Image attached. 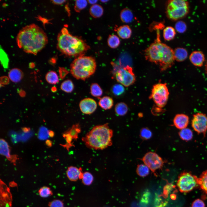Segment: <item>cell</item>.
I'll use <instances>...</instances> for the list:
<instances>
[{"mask_svg": "<svg viewBox=\"0 0 207 207\" xmlns=\"http://www.w3.org/2000/svg\"><path fill=\"white\" fill-rule=\"evenodd\" d=\"M16 41L18 47L25 52L36 55L45 46L48 38L41 28L35 24H32L20 30Z\"/></svg>", "mask_w": 207, "mask_h": 207, "instance_id": "6da1fadb", "label": "cell"}, {"mask_svg": "<svg viewBox=\"0 0 207 207\" xmlns=\"http://www.w3.org/2000/svg\"><path fill=\"white\" fill-rule=\"evenodd\" d=\"M144 55L146 60L158 65L161 71L171 67L175 60L174 50L159 38L145 49Z\"/></svg>", "mask_w": 207, "mask_h": 207, "instance_id": "7a4b0ae2", "label": "cell"}, {"mask_svg": "<svg viewBox=\"0 0 207 207\" xmlns=\"http://www.w3.org/2000/svg\"><path fill=\"white\" fill-rule=\"evenodd\" d=\"M58 49L65 55L71 57L84 55L90 47L80 37L72 35L63 28L57 38Z\"/></svg>", "mask_w": 207, "mask_h": 207, "instance_id": "3957f363", "label": "cell"}, {"mask_svg": "<svg viewBox=\"0 0 207 207\" xmlns=\"http://www.w3.org/2000/svg\"><path fill=\"white\" fill-rule=\"evenodd\" d=\"M113 131L108 123L94 126L82 138L86 146L96 150H103L112 144Z\"/></svg>", "mask_w": 207, "mask_h": 207, "instance_id": "277c9868", "label": "cell"}, {"mask_svg": "<svg viewBox=\"0 0 207 207\" xmlns=\"http://www.w3.org/2000/svg\"><path fill=\"white\" fill-rule=\"evenodd\" d=\"M70 68V73L74 78L85 80L95 73L96 63L94 57L83 55L76 57Z\"/></svg>", "mask_w": 207, "mask_h": 207, "instance_id": "5b68a950", "label": "cell"}, {"mask_svg": "<svg viewBox=\"0 0 207 207\" xmlns=\"http://www.w3.org/2000/svg\"><path fill=\"white\" fill-rule=\"evenodd\" d=\"M189 10V4L187 1L171 0L167 2L166 13L169 18L177 20L185 16Z\"/></svg>", "mask_w": 207, "mask_h": 207, "instance_id": "8992f818", "label": "cell"}, {"mask_svg": "<svg viewBox=\"0 0 207 207\" xmlns=\"http://www.w3.org/2000/svg\"><path fill=\"white\" fill-rule=\"evenodd\" d=\"M169 95L166 84L158 83L153 86L149 98L158 107L162 108L166 104Z\"/></svg>", "mask_w": 207, "mask_h": 207, "instance_id": "52a82bcc", "label": "cell"}, {"mask_svg": "<svg viewBox=\"0 0 207 207\" xmlns=\"http://www.w3.org/2000/svg\"><path fill=\"white\" fill-rule=\"evenodd\" d=\"M177 185L181 192H189L199 186V178L190 172H182L178 177Z\"/></svg>", "mask_w": 207, "mask_h": 207, "instance_id": "ba28073f", "label": "cell"}, {"mask_svg": "<svg viewBox=\"0 0 207 207\" xmlns=\"http://www.w3.org/2000/svg\"><path fill=\"white\" fill-rule=\"evenodd\" d=\"M115 77L118 82L126 87L132 85L136 81L133 68L129 65L117 70L115 72Z\"/></svg>", "mask_w": 207, "mask_h": 207, "instance_id": "9c48e42d", "label": "cell"}, {"mask_svg": "<svg viewBox=\"0 0 207 207\" xmlns=\"http://www.w3.org/2000/svg\"><path fill=\"white\" fill-rule=\"evenodd\" d=\"M142 159L144 164L153 172L162 168L163 165V161L162 158L154 152L147 153Z\"/></svg>", "mask_w": 207, "mask_h": 207, "instance_id": "30bf717a", "label": "cell"}, {"mask_svg": "<svg viewBox=\"0 0 207 207\" xmlns=\"http://www.w3.org/2000/svg\"><path fill=\"white\" fill-rule=\"evenodd\" d=\"M191 124L195 131L204 134L207 131V116L203 113H197L193 115Z\"/></svg>", "mask_w": 207, "mask_h": 207, "instance_id": "8fae6325", "label": "cell"}, {"mask_svg": "<svg viewBox=\"0 0 207 207\" xmlns=\"http://www.w3.org/2000/svg\"><path fill=\"white\" fill-rule=\"evenodd\" d=\"M0 207H12V196L9 189L5 184L0 182Z\"/></svg>", "mask_w": 207, "mask_h": 207, "instance_id": "7c38bea8", "label": "cell"}, {"mask_svg": "<svg viewBox=\"0 0 207 207\" xmlns=\"http://www.w3.org/2000/svg\"><path fill=\"white\" fill-rule=\"evenodd\" d=\"M97 103L93 99L86 98L82 100L79 103L81 111L83 114H89L93 113L96 110Z\"/></svg>", "mask_w": 207, "mask_h": 207, "instance_id": "4fadbf2b", "label": "cell"}, {"mask_svg": "<svg viewBox=\"0 0 207 207\" xmlns=\"http://www.w3.org/2000/svg\"><path fill=\"white\" fill-rule=\"evenodd\" d=\"M81 129L80 125L78 124L73 125L71 128L66 133L64 134L63 136L66 139L67 143L65 145L67 147L72 146L73 140H76L78 138V134L80 133Z\"/></svg>", "mask_w": 207, "mask_h": 207, "instance_id": "5bb4252c", "label": "cell"}, {"mask_svg": "<svg viewBox=\"0 0 207 207\" xmlns=\"http://www.w3.org/2000/svg\"><path fill=\"white\" fill-rule=\"evenodd\" d=\"M81 168L71 166L68 167L66 171V175L68 179L72 181L81 179L83 174Z\"/></svg>", "mask_w": 207, "mask_h": 207, "instance_id": "9a60e30c", "label": "cell"}, {"mask_svg": "<svg viewBox=\"0 0 207 207\" xmlns=\"http://www.w3.org/2000/svg\"><path fill=\"white\" fill-rule=\"evenodd\" d=\"M173 122L174 125L177 128L181 130L186 128L189 123V118L187 115L179 114L175 116Z\"/></svg>", "mask_w": 207, "mask_h": 207, "instance_id": "2e32d148", "label": "cell"}, {"mask_svg": "<svg viewBox=\"0 0 207 207\" xmlns=\"http://www.w3.org/2000/svg\"><path fill=\"white\" fill-rule=\"evenodd\" d=\"M191 62L194 66L197 67H201L203 64L205 60L204 54L200 51L193 52L189 56Z\"/></svg>", "mask_w": 207, "mask_h": 207, "instance_id": "e0dca14e", "label": "cell"}, {"mask_svg": "<svg viewBox=\"0 0 207 207\" xmlns=\"http://www.w3.org/2000/svg\"><path fill=\"white\" fill-rule=\"evenodd\" d=\"M117 33L120 37L123 39H126L131 37L132 31L128 25H125L118 27L117 30Z\"/></svg>", "mask_w": 207, "mask_h": 207, "instance_id": "ac0fdd59", "label": "cell"}, {"mask_svg": "<svg viewBox=\"0 0 207 207\" xmlns=\"http://www.w3.org/2000/svg\"><path fill=\"white\" fill-rule=\"evenodd\" d=\"M112 98L108 96H105L99 99L98 104L101 108L105 110L110 109L114 105Z\"/></svg>", "mask_w": 207, "mask_h": 207, "instance_id": "d6986e66", "label": "cell"}, {"mask_svg": "<svg viewBox=\"0 0 207 207\" xmlns=\"http://www.w3.org/2000/svg\"><path fill=\"white\" fill-rule=\"evenodd\" d=\"M120 17L121 21L125 23L131 22L133 18V15L131 11L129 8H125L121 11Z\"/></svg>", "mask_w": 207, "mask_h": 207, "instance_id": "ffe728a7", "label": "cell"}, {"mask_svg": "<svg viewBox=\"0 0 207 207\" xmlns=\"http://www.w3.org/2000/svg\"><path fill=\"white\" fill-rule=\"evenodd\" d=\"M174 51L175 60L178 62H182L187 57V52L184 48H177L174 50Z\"/></svg>", "mask_w": 207, "mask_h": 207, "instance_id": "44dd1931", "label": "cell"}, {"mask_svg": "<svg viewBox=\"0 0 207 207\" xmlns=\"http://www.w3.org/2000/svg\"><path fill=\"white\" fill-rule=\"evenodd\" d=\"M91 15L95 18H97L102 16L103 13L102 7L100 5L96 4L92 5L89 9Z\"/></svg>", "mask_w": 207, "mask_h": 207, "instance_id": "7402d4cb", "label": "cell"}, {"mask_svg": "<svg viewBox=\"0 0 207 207\" xmlns=\"http://www.w3.org/2000/svg\"><path fill=\"white\" fill-rule=\"evenodd\" d=\"M10 80L15 83L20 81L23 77L22 71L18 68H14L11 70L9 73Z\"/></svg>", "mask_w": 207, "mask_h": 207, "instance_id": "603a6c76", "label": "cell"}, {"mask_svg": "<svg viewBox=\"0 0 207 207\" xmlns=\"http://www.w3.org/2000/svg\"><path fill=\"white\" fill-rule=\"evenodd\" d=\"M90 92L91 95L95 97L100 99L103 93V90L100 86L97 83H92L90 87Z\"/></svg>", "mask_w": 207, "mask_h": 207, "instance_id": "cb8c5ba5", "label": "cell"}, {"mask_svg": "<svg viewBox=\"0 0 207 207\" xmlns=\"http://www.w3.org/2000/svg\"><path fill=\"white\" fill-rule=\"evenodd\" d=\"M0 154L5 156L8 159H11L9 146L7 143L4 139L0 140Z\"/></svg>", "mask_w": 207, "mask_h": 207, "instance_id": "d4e9b609", "label": "cell"}, {"mask_svg": "<svg viewBox=\"0 0 207 207\" xmlns=\"http://www.w3.org/2000/svg\"><path fill=\"white\" fill-rule=\"evenodd\" d=\"M175 30L171 26H167L163 30V37L164 40L166 41H169L172 40L175 37Z\"/></svg>", "mask_w": 207, "mask_h": 207, "instance_id": "484cf974", "label": "cell"}, {"mask_svg": "<svg viewBox=\"0 0 207 207\" xmlns=\"http://www.w3.org/2000/svg\"><path fill=\"white\" fill-rule=\"evenodd\" d=\"M128 108L124 103L120 102L117 103L115 107V111L116 114L119 116L125 115L128 112Z\"/></svg>", "mask_w": 207, "mask_h": 207, "instance_id": "4316f807", "label": "cell"}, {"mask_svg": "<svg viewBox=\"0 0 207 207\" xmlns=\"http://www.w3.org/2000/svg\"><path fill=\"white\" fill-rule=\"evenodd\" d=\"M107 43L108 46L110 47L115 49L119 45L120 41L117 35L113 34L110 35L108 37Z\"/></svg>", "mask_w": 207, "mask_h": 207, "instance_id": "83f0119b", "label": "cell"}, {"mask_svg": "<svg viewBox=\"0 0 207 207\" xmlns=\"http://www.w3.org/2000/svg\"><path fill=\"white\" fill-rule=\"evenodd\" d=\"M199 186L207 194V170L204 171L199 178Z\"/></svg>", "mask_w": 207, "mask_h": 207, "instance_id": "f1b7e54d", "label": "cell"}, {"mask_svg": "<svg viewBox=\"0 0 207 207\" xmlns=\"http://www.w3.org/2000/svg\"><path fill=\"white\" fill-rule=\"evenodd\" d=\"M61 89L67 93H71L73 91L74 85L72 81L68 79L63 81L60 86Z\"/></svg>", "mask_w": 207, "mask_h": 207, "instance_id": "f546056e", "label": "cell"}, {"mask_svg": "<svg viewBox=\"0 0 207 207\" xmlns=\"http://www.w3.org/2000/svg\"><path fill=\"white\" fill-rule=\"evenodd\" d=\"M179 135L182 139L185 141L191 140L193 136V133L191 130L187 128L181 130L179 133Z\"/></svg>", "mask_w": 207, "mask_h": 207, "instance_id": "4dcf8cb0", "label": "cell"}, {"mask_svg": "<svg viewBox=\"0 0 207 207\" xmlns=\"http://www.w3.org/2000/svg\"><path fill=\"white\" fill-rule=\"evenodd\" d=\"M46 79L49 83L55 84L59 82V78L57 73L53 71L48 72L46 76Z\"/></svg>", "mask_w": 207, "mask_h": 207, "instance_id": "1f68e13d", "label": "cell"}, {"mask_svg": "<svg viewBox=\"0 0 207 207\" xmlns=\"http://www.w3.org/2000/svg\"><path fill=\"white\" fill-rule=\"evenodd\" d=\"M112 93L115 96H119L122 94L124 92L125 89L120 84H115L111 88Z\"/></svg>", "mask_w": 207, "mask_h": 207, "instance_id": "d6a6232c", "label": "cell"}, {"mask_svg": "<svg viewBox=\"0 0 207 207\" xmlns=\"http://www.w3.org/2000/svg\"><path fill=\"white\" fill-rule=\"evenodd\" d=\"M149 168L145 164H140L138 165L136 172L137 174L140 177H145L149 173Z\"/></svg>", "mask_w": 207, "mask_h": 207, "instance_id": "836d02e7", "label": "cell"}, {"mask_svg": "<svg viewBox=\"0 0 207 207\" xmlns=\"http://www.w3.org/2000/svg\"><path fill=\"white\" fill-rule=\"evenodd\" d=\"M83 184L86 185H91L93 180V177L92 174L89 172H84L81 179Z\"/></svg>", "mask_w": 207, "mask_h": 207, "instance_id": "e575fe53", "label": "cell"}, {"mask_svg": "<svg viewBox=\"0 0 207 207\" xmlns=\"http://www.w3.org/2000/svg\"><path fill=\"white\" fill-rule=\"evenodd\" d=\"M39 195L43 198H47L53 194L50 188L47 186H43L38 191Z\"/></svg>", "mask_w": 207, "mask_h": 207, "instance_id": "d590c367", "label": "cell"}, {"mask_svg": "<svg viewBox=\"0 0 207 207\" xmlns=\"http://www.w3.org/2000/svg\"><path fill=\"white\" fill-rule=\"evenodd\" d=\"M87 1L85 0L76 1L74 6L75 11L78 12H80L87 7Z\"/></svg>", "mask_w": 207, "mask_h": 207, "instance_id": "8d00e7d4", "label": "cell"}, {"mask_svg": "<svg viewBox=\"0 0 207 207\" xmlns=\"http://www.w3.org/2000/svg\"><path fill=\"white\" fill-rule=\"evenodd\" d=\"M0 60L3 67L5 68H7L8 65L9 59L7 54L1 48L0 50Z\"/></svg>", "mask_w": 207, "mask_h": 207, "instance_id": "74e56055", "label": "cell"}, {"mask_svg": "<svg viewBox=\"0 0 207 207\" xmlns=\"http://www.w3.org/2000/svg\"><path fill=\"white\" fill-rule=\"evenodd\" d=\"M140 136L143 139H147L150 138L152 136L151 131L147 128H143L140 131Z\"/></svg>", "mask_w": 207, "mask_h": 207, "instance_id": "f35d334b", "label": "cell"}, {"mask_svg": "<svg viewBox=\"0 0 207 207\" xmlns=\"http://www.w3.org/2000/svg\"><path fill=\"white\" fill-rule=\"evenodd\" d=\"M175 30L178 32L182 33L185 31L186 29L185 24L183 21L177 22L175 24Z\"/></svg>", "mask_w": 207, "mask_h": 207, "instance_id": "ab89813d", "label": "cell"}, {"mask_svg": "<svg viewBox=\"0 0 207 207\" xmlns=\"http://www.w3.org/2000/svg\"><path fill=\"white\" fill-rule=\"evenodd\" d=\"M49 131L45 127H42L40 129L39 133V138L41 139H45L49 136Z\"/></svg>", "mask_w": 207, "mask_h": 207, "instance_id": "60d3db41", "label": "cell"}, {"mask_svg": "<svg viewBox=\"0 0 207 207\" xmlns=\"http://www.w3.org/2000/svg\"><path fill=\"white\" fill-rule=\"evenodd\" d=\"M49 207H64L63 202L60 200H55L49 202Z\"/></svg>", "mask_w": 207, "mask_h": 207, "instance_id": "b9f144b4", "label": "cell"}, {"mask_svg": "<svg viewBox=\"0 0 207 207\" xmlns=\"http://www.w3.org/2000/svg\"><path fill=\"white\" fill-rule=\"evenodd\" d=\"M173 186L172 184H166L163 188V191L162 195L164 198H167L169 193L171 191Z\"/></svg>", "mask_w": 207, "mask_h": 207, "instance_id": "7bdbcfd3", "label": "cell"}, {"mask_svg": "<svg viewBox=\"0 0 207 207\" xmlns=\"http://www.w3.org/2000/svg\"><path fill=\"white\" fill-rule=\"evenodd\" d=\"M191 207H205V204L202 200L198 199L193 202Z\"/></svg>", "mask_w": 207, "mask_h": 207, "instance_id": "ee69618b", "label": "cell"}, {"mask_svg": "<svg viewBox=\"0 0 207 207\" xmlns=\"http://www.w3.org/2000/svg\"><path fill=\"white\" fill-rule=\"evenodd\" d=\"M150 193L148 191H146L143 194L141 199V201L143 203H147L150 199Z\"/></svg>", "mask_w": 207, "mask_h": 207, "instance_id": "f6af8a7d", "label": "cell"}, {"mask_svg": "<svg viewBox=\"0 0 207 207\" xmlns=\"http://www.w3.org/2000/svg\"><path fill=\"white\" fill-rule=\"evenodd\" d=\"M60 76L61 79H63L68 73V71L64 68H59V69Z\"/></svg>", "mask_w": 207, "mask_h": 207, "instance_id": "bcb514c9", "label": "cell"}, {"mask_svg": "<svg viewBox=\"0 0 207 207\" xmlns=\"http://www.w3.org/2000/svg\"><path fill=\"white\" fill-rule=\"evenodd\" d=\"M156 207H165L167 203L166 201H162L160 198L156 199Z\"/></svg>", "mask_w": 207, "mask_h": 207, "instance_id": "7dc6e473", "label": "cell"}, {"mask_svg": "<svg viewBox=\"0 0 207 207\" xmlns=\"http://www.w3.org/2000/svg\"><path fill=\"white\" fill-rule=\"evenodd\" d=\"M9 80L6 76H3L1 78V83L2 84H7L8 83Z\"/></svg>", "mask_w": 207, "mask_h": 207, "instance_id": "c3c4849f", "label": "cell"}, {"mask_svg": "<svg viewBox=\"0 0 207 207\" xmlns=\"http://www.w3.org/2000/svg\"><path fill=\"white\" fill-rule=\"evenodd\" d=\"M52 2L54 4L56 5H61L65 3L66 0H52Z\"/></svg>", "mask_w": 207, "mask_h": 207, "instance_id": "681fc988", "label": "cell"}, {"mask_svg": "<svg viewBox=\"0 0 207 207\" xmlns=\"http://www.w3.org/2000/svg\"><path fill=\"white\" fill-rule=\"evenodd\" d=\"M46 145L48 147H51L52 145V142L49 140H47L46 141Z\"/></svg>", "mask_w": 207, "mask_h": 207, "instance_id": "f907efd6", "label": "cell"}, {"mask_svg": "<svg viewBox=\"0 0 207 207\" xmlns=\"http://www.w3.org/2000/svg\"><path fill=\"white\" fill-rule=\"evenodd\" d=\"M87 1L88 3L92 5L96 4L97 1V0H88Z\"/></svg>", "mask_w": 207, "mask_h": 207, "instance_id": "816d5d0a", "label": "cell"}, {"mask_svg": "<svg viewBox=\"0 0 207 207\" xmlns=\"http://www.w3.org/2000/svg\"><path fill=\"white\" fill-rule=\"evenodd\" d=\"M19 94L20 96L22 97H24L25 95V93L24 91L23 90H21L19 92Z\"/></svg>", "mask_w": 207, "mask_h": 207, "instance_id": "f5cc1de1", "label": "cell"}, {"mask_svg": "<svg viewBox=\"0 0 207 207\" xmlns=\"http://www.w3.org/2000/svg\"><path fill=\"white\" fill-rule=\"evenodd\" d=\"M49 136L51 137H53L54 135V132L51 131H49Z\"/></svg>", "mask_w": 207, "mask_h": 207, "instance_id": "db71d44e", "label": "cell"}, {"mask_svg": "<svg viewBox=\"0 0 207 207\" xmlns=\"http://www.w3.org/2000/svg\"><path fill=\"white\" fill-rule=\"evenodd\" d=\"M29 129H28L27 128H24L23 129V131L25 133L28 132V131H29Z\"/></svg>", "mask_w": 207, "mask_h": 207, "instance_id": "11a10c76", "label": "cell"}, {"mask_svg": "<svg viewBox=\"0 0 207 207\" xmlns=\"http://www.w3.org/2000/svg\"><path fill=\"white\" fill-rule=\"evenodd\" d=\"M51 91L52 92H55L56 91V89L55 87H53L51 88Z\"/></svg>", "mask_w": 207, "mask_h": 207, "instance_id": "9f6ffc18", "label": "cell"}, {"mask_svg": "<svg viewBox=\"0 0 207 207\" xmlns=\"http://www.w3.org/2000/svg\"><path fill=\"white\" fill-rule=\"evenodd\" d=\"M171 198L172 199H175V195L173 194L171 195Z\"/></svg>", "mask_w": 207, "mask_h": 207, "instance_id": "6f0895ef", "label": "cell"}, {"mask_svg": "<svg viewBox=\"0 0 207 207\" xmlns=\"http://www.w3.org/2000/svg\"><path fill=\"white\" fill-rule=\"evenodd\" d=\"M205 70L207 74V62L205 66Z\"/></svg>", "mask_w": 207, "mask_h": 207, "instance_id": "680465c9", "label": "cell"}, {"mask_svg": "<svg viewBox=\"0 0 207 207\" xmlns=\"http://www.w3.org/2000/svg\"><path fill=\"white\" fill-rule=\"evenodd\" d=\"M101 1V2H105L104 1L106 2H107V1H107V0H106V1L104 0V1Z\"/></svg>", "mask_w": 207, "mask_h": 207, "instance_id": "91938a15", "label": "cell"}]
</instances>
